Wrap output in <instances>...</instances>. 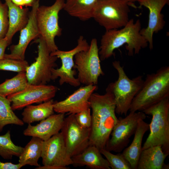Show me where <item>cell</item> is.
I'll return each instance as SVG.
<instances>
[{
    "label": "cell",
    "mask_w": 169,
    "mask_h": 169,
    "mask_svg": "<svg viewBox=\"0 0 169 169\" xmlns=\"http://www.w3.org/2000/svg\"><path fill=\"white\" fill-rule=\"evenodd\" d=\"M89 101L92 110L90 144L100 150L105 148L118 121L114 96L106 90L103 95L92 93Z\"/></svg>",
    "instance_id": "1"
},
{
    "label": "cell",
    "mask_w": 169,
    "mask_h": 169,
    "mask_svg": "<svg viewBox=\"0 0 169 169\" xmlns=\"http://www.w3.org/2000/svg\"><path fill=\"white\" fill-rule=\"evenodd\" d=\"M141 24L139 19L136 22L130 19L121 29L106 30L101 37L99 55L100 60L104 61L115 54L114 51L126 44L128 55L133 56L138 54L141 49L146 48L148 43L141 34Z\"/></svg>",
    "instance_id": "2"
},
{
    "label": "cell",
    "mask_w": 169,
    "mask_h": 169,
    "mask_svg": "<svg viewBox=\"0 0 169 169\" xmlns=\"http://www.w3.org/2000/svg\"><path fill=\"white\" fill-rule=\"evenodd\" d=\"M169 96V66L161 67L148 74L142 87L132 102L129 111H143Z\"/></svg>",
    "instance_id": "3"
},
{
    "label": "cell",
    "mask_w": 169,
    "mask_h": 169,
    "mask_svg": "<svg viewBox=\"0 0 169 169\" xmlns=\"http://www.w3.org/2000/svg\"><path fill=\"white\" fill-rule=\"evenodd\" d=\"M146 114L151 115L149 124L150 133L142 150L149 147L160 145L163 152L169 154V96L144 110Z\"/></svg>",
    "instance_id": "4"
},
{
    "label": "cell",
    "mask_w": 169,
    "mask_h": 169,
    "mask_svg": "<svg viewBox=\"0 0 169 169\" xmlns=\"http://www.w3.org/2000/svg\"><path fill=\"white\" fill-rule=\"evenodd\" d=\"M112 65L118 73V78L115 82L110 83L106 90L111 92L114 95L115 113L125 116L129 110L133 100L141 89L144 80L141 75L130 79L119 61H113Z\"/></svg>",
    "instance_id": "5"
},
{
    "label": "cell",
    "mask_w": 169,
    "mask_h": 169,
    "mask_svg": "<svg viewBox=\"0 0 169 169\" xmlns=\"http://www.w3.org/2000/svg\"><path fill=\"white\" fill-rule=\"evenodd\" d=\"M134 6L127 0H99L92 18L106 30L119 29L129 20V6Z\"/></svg>",
    "instance_id": "6"
},
{
    "label": "cell",
    "mask_w": 169,
    "mask_h": 169,
    "mask_svg": "<svg viewBox=\"0 0 169 169\" xmlns=\"http://www.w3.org/2000/svg\"><path fill=\"white\" fill-rule=\"evenodd\" d=\"M64 2V0H56L51 6H39L36 12V18L39 36L51 53L58 49L55 38L60 37L62 34V29L59 24V14L63 9Z\"/></svg>",
    "instance_id": "7"
},
{
    "label": "cell",
    "mask_w": 169,
    "mask_h": 169,
    "mask_svg": "<svg viewBox=\"0 0 169 169\" xmlns=\"http://www.w3.org/2000/svg\"><path fill=\"white\" fill-rule=\"evenodd\" d=\"M74 59V68L77 70V78L80 84L97 85L99 77L104 73L100 65L96 39H92L89 49L78 53Z\"/></svg>",
    "instance_id": "8"
},
{
    "label": "cell",
    "mask_w": 169,
    "mask_h": 169,
    "mask_svg": "<svg viewBox=\"0 0 169 169\" xmlns=\"http://www.w3.org/2000/svg\"><path fill=\"white\" fill-rule=\"evenodd\" d=\"M34 42L38 44V56L35 61L27 67L26 75L30 84H46L52 80V71L57 66L56 62L58 58L50 54L40 37L34 40Z\"/></svg>",
    "instance_id": "9"
},
{
    "label": "cell",
    "mask_w": 169,
    "mask_h": 169,
    "mask_svg": "<svg viewBox=\"0 0 169 169\" xmlns=\"http://www.w3.org/2000/svg\"><path fill=\"white\" fill-rule=\"evenodd\" d=\"M89 47L90 45L86 40L81 35L78 38L77 44L73 49L66 51L58 49L51 52L50 54L60 59L62 63L59 68H55L52 70L51 80H55L59 78L60 85L66 83L74 87L80 85V83L77 78L74 76L76 71L73 69L74 67V58L77 54L87 50Z\"/></svg>",
    "instance_id": "10"
},
{
    "label": "cell",
    "mask_w": 169,
    "mask_h": 169,
    "mask_svg": "<svg viewBox=\"0 0 169 169\" xmlns=\"http://www.w3.org/2000/svg\"><path fill=\"white\" fill-rule=\"evenodd\" d=\"M41 157L43 166L35 169H66L73 164L61 132L43 141Z\"/></svg>",
    "instance_id": "11"
},
{
    "label": "cell",
    "mask_w": 169,
    "mask_h": 169,
    "mask_svg": "<svg viewBox=\"0 0 169 169\" xmlns=\"http://www.w3.org/2000/svg\"><path fill=\"white\" fill-rule=\"evenodd\" d=\"M146 115L143 111L130 112L124 118L120 117L114 126L105 149L110 151L120 153L128 146L130 139L136 130L141 120H144Z\"/></svg>",
    "instance_id": "12"
},
{
    "label": "cell",
    "mask_w": 169,
    "mask_h": 169,
    "mask_svg": "<svg viewBox=\"0 0 169 169\" xmlns=\"http://www.w3.org/2000/svg\"><path fill=\"white\" fill-rule=\"evenodd\" d=\"M61 133L71 157L84 150L90 145V128H84L77 121L75 114L65 118Z\"/></svg>",
    "instance_id": "13"
},
{
    "label": "cell",
    "mask_w": 169,
    "mask_h": 169,
    "mask_svg": "<svg viewBox=\"0 0 169 169\" xmlns=\"http://www.w3.org/2000/svg\"><path fill=\"white\" fill-rule=\"evenodd\" d=\"M58 90L51 85L29 84L23 90L7 96L13 110H20L35 103H42L52 99Z\"/></svg>",
    "instance_id": "14"
},
{
    "label": "cell",
    "mask_w": 169,
    "mask_h": 169,
    "mask_svg": "<svg viewBox=\"0 0 169 169\" xmlns=\"http://www.w3.org/2000/svg\"><path fill=\"white\" fill-rule=\"evenodd\" d=\"M98 89L97 85L90 84L81 87L65 99L54 102V111L58 113L76 114L90 108L89 99Z\"/></svg>",
    "instance_id": "15"
},
{
    "label": "cell",
    "mask_w": 169,
    "mask_h": 169,
    "mask_svg": "<svg viewBox=\"0 0 169 169\" xmlns=\"http://www.w3.org/2000/svg\"><path fill=\"white\" fill-rule=\"evenodd\" d=\"M140 6H143L149 10L147 27L141 29L140 33L147 41L150 50L153 49V36L154 33L162 29L165 25L164 16L161 11L169 0H138Z\"/></svg>",
    "instance_id": "16"
},
{
    "label": "cell",
    "mask_w": 169,
    "mask_h": 169,
    "mask_svg": "<svg viewBox=\"0 0 169 169\" xmlns=\"http://www.w3.org/2000/svg\"><path fill=\"white\" fill-rule=\"evenodd\" d=\"M39 0H37L32 7L28 22L20 31L18 43L11 46L10 53L5 54L4 58L25 59V52L28 44L32 40H35L39 36L36 18V12L39 6Z\"/></svg>",
    "instance_id": "17"
},
{
    "label": "cell",
    "mask_w": 169,
    "mask_h": 169,
    "mask_svg": "<svg viewBox=\"0 0 169 169\" xmlns=\"http://www.w3.org/2000/svg\"><path fill=\"white\" fill-rule=\"evenodd\" d=\"M64 114H53L36 125L29 124L24 130L23 134L25 136L35 137L46 141L59 132L65 118Z\"/></svg>",
    "instance_id": "18"
},
{
    "label": "cell",
    "mask_w": 169,
    "mask_h": 169,
    "mask_svg": "<svg viewBox=\"0 0 169 169\" xmlns=\"http://www.w3.org/2000/svg\"><path fill=\"white\" fill-rule=\"evenodd\" d=\"M75 166H86L91 169H110V165L102 156L100 150L90 145L80 153L72 157Z\"/></svg>",
    "instance_id": "19"
},
{
    "label": "cell",
    "mask_w": 169,
    "mask_h": 169,
    "mask_svg": "<svg viewBox=\"0 0 169 169\" xmlns=\"http://www.w3.org/2000/svg\"><path fill=\"white\" fill-rule=\"evenodd\" d=\"M8 8L9 28L5 38L10 44L15 33L20 31L27 24L30 11L28 8H23L13 4L11 0H5Z\"/></svg>",
    "instance_id": "20"
},
{
    "label": "cell",
    "mask_w": 169,
    "mask_h": 169,
    "mask_svg": "<svg viewBox=\"0 0 169 169\" xmlns=\"http://www.w3.org/2000/svg\"><path fill=\"white\" fill-rule=\"evenodd\" d=\"M168 155L163 151L161 146H151L142 150L137 169H168L164 163Z\"/></svg>",
    "instance_id": "21"
},
{
    "label": "cell",
    "mask_w": 169,
    "mask_h": 169,
    "mask_svg": "<svg viewBox=\"0 0 169 169\" xmlns=\"http://www.w3.org/2000/svg\"><path fill=\"white\" fill-rule=\"evenodd\" d=\"M149 124L143 120L138 124L131 145L125 148L121 153L130 164L132 169H137L139 158L142 151V143L144 135L149 130Z\"/></svg>",
    "instance_id": "22"
},
{
    "label": "cell",
    "mask_w": 169,
    "mask_h": 169,
    "mask_svg": "<svg viewBox=\"0 0 169 169\" xmlns=\"http://www.w3.org/2000/svg\"><path fill=\"white\" fill-rule=\"evenodd\" d=\"M99 0H65L63 9L72 17L83 21L92 18Z\"/></svg>",
    "instance_id": "23"
},
{
    "label": "cell",
    "mask_w": 169,
    "mask_h": 169,
    "mask_svg": "<svg viewBox=\"0 0 169 169\" xmlns=\"http://www.w3.org/2000/svg\"><path fill=\"white\" fill-rule=\"evenodd\" d=\"M54 103L53 100L51 99L37 105H31L26 106L22 113V120L29 124L46 119L54 114Z\"/></svg>",
    "instance_id": "24"
},
{
    "label": "cell",
    "mask_w": 169,
    "mask_h": 169,
    "mask_svg": "<svg viewBox=\"0 0 169 169\" xmlns=\"http://www.w3.org/2000/svg\"><path fill=\"white\" fill-rule=\"evenodd\" d=\"M43 141L39 138L32 137L23 147L19 156L18 162L23 166L27 165L38 167V161L41 157Z\"/></svg>",
    "instance_id": "25"
},
{
    "label": "cell",
    "mask_w": 169,
    "mask_h": 169,
    "mask_svg": "<svg viewBox=\"0 0 169 169\" xmlns=\"http://www.w3.org/2000/svg\"><path fill=\"white\" fill-rule=\"evenodd\" d=\"M29 84L25 72H20L0 84V94L7 96L20 92Z\"/></svg>",
    "instance_id": "26"
},
{
    "label": "cell",
    "mask_w": 169,
    "mask_h": 169,
    "mask_svg": "<svg viewBox=\"0 0 169 169\" xmlns=\"http://www.w3.org/2000/svg\"><path fill=\"white\" fill-rule=\"evenodd\" d=\"M11 102L7 97L0 94V132L4 127L9 124L23 126L24 123L14 113Z\"/></svg>",
    "instance_id": "27"
},
{
    "label": "cell",
    "mask_w": 169,
    "mask_h": 169,
    "mask_svg": "<svg viewBox=\"0 0 169 169\" xmlns=\"http://www.w3.org/2000/svg\"><path fill=\"white\" fill-rule=\"evenodd\" d=\"M10 131L0 135V156L5 159H11L14 156L18 157L23 147L15 145L12 141Z\"/></svg>",
    "instance_id": "28"
},
{
    "label": "cell",
    "mask_w": 169,
    "mask_h": 169,
    "mask_svg": "<svg viewBox=\"0 0 169 169\" xmlns=\"http://www.w3.org/2000/svg\"><path fill=\"white\" fill-rule=\"evenodd\" d=\"M112 169H132L131 166L121 153L114 154L105 149L100 150Z\"/></svg>",
    "instance_id": "29"
},
{
    "label": "cell",
    "mask_w": 169,
    "mask_h": 169,
    "mask_svg": "<svg viewBox=\"0 0 169 169\" xmlns=\"http://www.w3.org/2000/svg\"><path fill=\"white\" fill-rule=\"evenodd\" d=\"M29 65L25 59L4 58L0 60V70L11 71L18 73L25 72Z\"/></svg>",
    "instance_id": "30"
},
{
    "label": "cell",
    "mask_w": 169,
    "mask_h": 169,
    "mask_svg": "<svg viewBox=\"0 0 169 169\" xmlns=\"http://www.w3.org/2000/svg\"><path fill=\"white\" fill-rule=\"evenodd\" d=\"M9 28L8 8L0 0V40L5 37Z\"/></svg>",
    "instance_id": "31"
},
{
    "label": "cell",
    "mask_w": 169,
    "mask_h": 169,
    "mask_svg": "<svg viewBox=\"0 0 169 169\" xmlns=\"http://www.w3.org/2000/svg\"><path fill=\"white\" fill-rule=\"evenodd\" d=\"M75 116L77 121L81 126L84 128H91L92 117L90 108L75 114Z\"/></svg>",
    "instance_id": "32"
},
{
    "label": "cell",
    "mask_w": 169,
    "mask_h": 169,
    "mask_svg": "<svg viewBox=\"0 0 169 169\" xmlns=\"http://www.w3.org/2000/svg\"><path fill=\"white\" fill-rule=\"evenodd\" d=\"M23 166L19 163L14 164L11 162H2L0 161V169H19Z\"/></svg>",
    "instance_id": "33"
},
{
    "label": "cell",
    "mask_w": 169,
    "mask_h": 169,
    "mask_svg": "<svg viewBox=\"0 0 169 169\" xmlns=\"http://www.w3.org/2000/svg\"><path fill=\"white\" fill-rule=\"evenodd\" d=\"M10 44L6 38L0 40V60L3 58L7 47Z\"/></svg>",
    "instance_id": "34"
},
{
    "label": "cell",
    "mask_w": 169,
    "mask_h": 169,
    "mask_svg": "<svg viewBox=\"0 0 169 169\" xmlns=\"http://www.w3.org/2000/svg\"><path fill=\"white\" fill-rule=\"evenodd\" d=\"M37 0H23L24 6L27 7H32Z\"/></svg>",
    "instance_id": "35"
},
{
    "label": "cell",
    "mask_w": 169,
    "mask_h": 169,
    "mask_svg": "<svg viewBox=\"0 0 169 169\" xmlns=\"http://www.w3.org/2000/svg\"><path fill=\"white\" fill-rule=\"evenodd\" d=\"M12 2L15 5L22 7L24 6L23 0H11Z\"/></svg>",
    "instance_id": "36"
},
{
    "label": "cell",
    "mask_w": 169,
    "mask_h": 169,
    "mask_svg": "<svg viewBox=\"0 0 169 169\" xmlns=\"http://www.w3.org/2000/svg\"><path fill=\"white\" fill-rule=\"evenodd\" d=\"M129 3L133 4L132 2L134 1H137L138 0H127Z\"/></svg>",
    "instance_id": "37"
}]
</instances>
